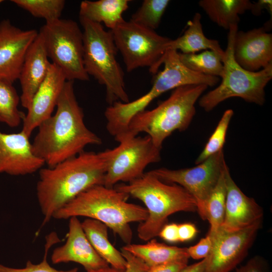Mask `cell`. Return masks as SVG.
<instances>
[{"label": "cell", "mask_w": 272, "mask_h": 272, "mask_svg": "<svg viewBox=\"0 0 272 272\" xmlns=\"http://www.w3.org/2000/svg\"><path fill=\"white\" fill-rule=\"evenodd\" d=\"M54 115L38 127L32 143L34 154L47 167H52L83 152L101 139L85 125L84 114L75 94L74 81H66Z\"/></svg>", "instance_id": "cell-1"}, {"label": "cell", "mask_w": 272, "mask_h": 272, "mask_svg": "<svg viewBox=\"0 0 272 272\" xmlns=\"http://www.w3.org/2000/svg\"><path fill=\"white\" fill-rule=\"evenodd\" d=\"M106 169L105 150L98 153L84 151L54 166L41 168L36 196L43 216V225L80 193L94 186L103 185Z\"/></svg>", "instance_id": "cell-2"}, {"label": "cell", "mask_w": 272, "mask_h": 272, "mask_svg": "<svg viewBox=\"0 0 272 272\" xmlns=\"http://www.w3.org/2000/svg\"><path fill=\"white\" fill-rule=\"evenodd\" d=\"M130 196L114 187L94 186L80 193L58 210L53 218L68 219L84 217L104 224L126 244L131 243L133 233L129 225L147 219L146 209L127 202Z\"/></svg>", "instance_id": "cell-3"}, {"label": "cell", "mask_w": 272, "mask_h": 272, "mask_svg": "<svg viewBox=\"0 0 272 272\" xmlns=\"http://www.w3.org/2000/svg\"><path fill=\"white\" fill-rule=\"evenodd\" d=\"M162 64L163 70L156 75L147 93L128 103L115 102L105 110L106 128L115 141L125 135L129 122L135 114L145 110L153 100L165 92L187 85L213 87L220 81L219 77L197 73L187 68L181 61L178 52L175 50L166 51Z\"/></svg>", "instance_id": "cell-4"}, {"label": "cell", "mask_w": 272, "mask_h": 272, "mask_svg": "<svg viewBox=\"0 0 272 272\" xmlns=\"http://www.w3.org/2000/svg\"><path fill=\"white\" fill-rule=\"evenodd\" d=\"M114 187L141 200L148 212L147 219L138 228V237L145 241L158 236L168 218L179 212H194L196 203L182 186L165 183L149 171L127 184Z\"/></svg>", "instance_id": "cell-5"}, {"label": "cell", "mask_w": 272, "mask_h": 272, "mask_svg": "<svg viewBox=\"0 0 272 272\" xmlns=\"http://www.w3.org/2000/svg\"><path fill=\"white\" fill-rule=\"evenodd\" d=\"M208 87L198 85L175 88L156 108L135 114L119 143L137 137L140 132H146L154 145L161 149L163 142L173 132L183 131L188 127L195 113V104Z\"/></svg>", "instance_id": "cell-6"}, {"label": "cell", "mask_w": 272, "mask_h": 272, "mask_svg": "<svg viewBox=\"0 0 272 272\" xmlns=\"http://www.w3.org/2000/svg\"><path fill=\"white\" fill-rule=\"evenodd\" d=\"M83 27V63L85 70L106 88V100L111 105L116 101L129 102L124 73L117 60V48L110 30L101 24L80 17Z\"/></svg>", "instance_id": "cell-7"}, {"label": "cell", "mask_w": 272, "mask_h": 272, "mask_svg": "<svg viewBox=\"0 0 272 272\" xmlns=\"http://www.w3.org/2000/svg\"><path fill=\"white\" fill-rule=\"evenodd\" d=\"M238 30V25L229 29L221 83L199 98V106L207 112L232 97H239L260 106L265 102V88L272 79V64L257 72L247 71L239 65L233 55L234 40Z\"/></svg>", "instance_id": "cell-8"}, {"label": "cell", "mask_w": 272, "mask_h": 272, "mask_svg": "<svg viewBox=\"0 0 272 272\" xmlns=\"http://www.w3.org/2000/svg\"><path fill=\"white\" fill-rule=\"evenodd\" d=\"M110 31L127 72L147 67L152 74L157 73L171 39L130 20Z\"/></svg>", "instance_id": "cell-9"}, {"label": "cell", "mask_w": 272, "mask_h": 272, "mask_svg": "<svg viewBox=\"0 0 272 272\" xmlns=\"http://www.w3.org/2000/svg\"><path fill=\"white\" fill-rule=\"evenodd\" d=\"M48 58L59 67L67 81H88L83 63V34L77 23L58 19L46 23L39 32Z\"/></svg>", "instance_id": "cell-10"}, {"label": "cell", "mask_w": 272, "mask_h": 272, "mask_svg": "<svg viewBox=\"0 0 272 272\" xmlns=\"http://www.w3.org/2000/svg\"><path fill=\"white\" fill-rule=\"evenodd\" d=\"M161 150L148 135L126 139L115 148L105 150L107 169L103 185L113 188L118 182L128 183L140 178L149 165L161 160Z\"/></svg>", "instance_id": "cell-11"}, {"label": "cell", "mask_w": 272, "mask_h": 272, "mask_svg": "<svg viewBox=\"0 0 272 272\" xmlns=\"http://www.w3.org/2000/svg\"><path fill=\"white\" fill-rule=\"evenodd\" d=\"M226 164L222 150L194 167L178 170L160 168L149 172L161 181L178 184L187 191L196 201V211L205 220L206 202Z\"/></svg>", "instance_id": "cell-12"}, {"label": "cell", "mask_w": 272, "mask_h": 272, "mask_svg": "<svg viewBox=\"0 0 272 272\" xmlns=\"http://www.w3.org/2000/svg\"><path fill=\"white\" fill-rule=\"evenodd\" d=\"M261 222L234 232L220 228L211 238L212 247L203 272H230L235 268L246 256Z\"/></svg>", "instance_id": "cell-13"}, {"label": "cell", "mask_w": 272, "mask_h": 272, "mask_svg": "<svg viewBox=\"0 0 272 272\" xmlns=\"http://www.w3.org/2000/svg\"><path fill=\"white\" fill-rule=\"evenodd\" d=\"M38 34L34 29L22 30L9 20L0 22V80L13 84L19 79L25 54Z\"/></svg>", "instance_id": "cell-14"}, {"label": "cell", "mask_w": 272, "mask_h": 272, "mask_svg": "<svg viewBox=\"0 0 272 272\" xmlns=\"http://www.w3.org/2000/svg\"><path fill=\"white\" fill-rule=\"evenodd\" d=\"M29 138L22 130L13 133L0 131V174L24 176L43 167L45 164L34 154Z\"/></svg>", "instance_id": "cell-15"}, {"label": "cell", "mask_w": 272, "mask_h": 272, "mask_svg": "<svg viewBox=\"0 0 272 272\" xmlns=\"http://www.w3.org/2000/svg\"><path fill=\"white\" fill-rule=\"evenodd\" d=\"M66 81L61 70L51 62L47 76L35 94L22 121L21 130L28 137L52 115Z\"/></svg>", "instance_id": "cell-16"}, {"label": "cell", "mask_w": 272, "mask_h": 272, "mask_svg": "<svg viewBox=\"0 0 272 272\" xmlns=\"http://www.w3.org/2000/svg\"><path fill=\"white\" fill-rule=\"evenodd\" d=\"M65 243L55 248L51 256L53 264L74 262L86 271L109 266L97 253L87 238L78 217L70 218Z\"/></svg>", "instance_id": "cell-17"}, {"label": "cell", "mask_w": 272, "mask_h": 272, "mask_svg": "<svg viewBox=\"0 0 272 272\" xmlns=\"http://www.w3.org/2000/svg\"><path fill=\"white\" fill-rule=\"evenodd\" d=\"M267 27L247 31H237L233 43V55L244 69L257 72L272 64V34Z\"/></svg>", "instance_id": "cell-18"}, {"label": "cell", "mask_w": 272, "mask_h": 272, "mask_svg": "<svg viewBox=\"0 0 272 272\" xmlns=\"http://www.w3.org/2000/svg\"><path fill=\"white\" fill-rule=\"evenodd\" d=\"M225 176L226 186L225 213L221 228L227 232L244 229L261 221L263 210L251 197L240 190L232 179L226 166Z\"/></svg>", "instance_id": "cell-19"}, {"label": "cell", "mask_w": 272, "mask_h": 272, "mask_svg": "<svg viewBox=\"0 0 272 272\" xmlns=\"http://www.w3.org/2000/svg\"><path fill=\"white\" fill-rule=\"evenodd\" d=\"M39 32L25 54L19 77L22 93V106L28 109L32 99L47 76L51 62Z\"/></svg>", "instance_id": "cell-20"}, {"label": "cell", "mask_w": 272, "mask_h": 272, "mask_svg": "<svg viewBox=\"0 0 272 272\" xmlns=\"http://www.w3.org/2000/svg\"><path fill=\"white\" fill-rule=\"evenodd\" d=\"M200 13H196L191 20L187 23V27L184 33L176 39L170 42L168 50H180L184 54L195 53L201 50H210L224 56V50L219 41L207 38L204 34L201 23Z\"/></svg>", "instance_id": "cell-21"}, {"label": "cell", "mask_w": 272, "mask_h": 272, "mask_svg": "<svg viewBox=\"0 0 272 272\" xmlns=\"http://www.w3.org/2000/svg\"><path fill=\"white\" fill-rule=\"evenodd\" d=\"M123 249L142 260L149 267L175 261H188L187 248L169 246L152 239L146 244H126Z\"/></svg>", "instance_id": "cell-22"}, {"label": "cell", "mask_w": 272, "mask_h": 272, "mask_svg": "<svg viewBox=\"0 0 272 272\" xmlns=\"http://www.w3.org/2000/svg\"><path fill=\"white\" fill-rule=\"evenodd\" d=\"M83 229L97 253L113 268L124 270L126 261L121 251L109 240L108 227L102 222L87 218L81 222Z\"/></svg>", "instance_id": "cell-23"}, {"label": "cell", "mask_w": 272, "mask_h": 272, "mask_svg": "<svg viewBox=\"0 0 272 272\" xmlns=\"http://www.w3.org/2000/svg\"><path fill=\"white\" fill-rule=\"evenodd\" d=\"M129 0L83 1L79 15L92 22L101 24L112 30L124 20L123 13L128 8Z\"/></svg>", "instance_id": "cell-24"}, {"label": "cell", "mask_w": 272, "mask_h": 272, "mask_svg": "<svg viewBox=\"0 0 272 272\" xmlns=\"http://www.w3.org/2000/svg\"><path fill=\"white\" fill-rule=\"evenodd\" d=\"M198 5L212 21L229 30L231 26L238 25L239 15L250 10L252 2L248 0H200Z\"/></svg>", "instance_id": "cell-25"}, {"label": "cell", "mask_w": 272, "mask_h": 272, "mask_svg": "<svg viewBox=\"0 0 272 272\" xmlns=\"http://www.w3.org/2000/svg\"><path fill=\"white\" fill-rule=\"evenodd\" d=\"M224 167L219 181L209 197L206 205L205 217L210 224L208 235L212 238L220 229L225 213L226 186Z\"/></svg>", "instance_id": "cell-26"}, {"label": "cell", "mask_w": 272, "mask_h": 272, "mask_svg": "<svg viewBox=\"0 0 272 272\" xmlns=\"http://www.w3.org/2000/svg\"><path fill=\"white\" fill-rule=\"evenodd\" d=\"M178 54L181 61L189 69L207 75L221 77L223 57L216 52L207 50L200 53Z\"/></svg>", "instance_id": "cell-27"}, {"label": "cell", "mask_w": 272, "mask_h": 272, "mask_svg": "<svg viewBox=\"0 0 272 272\" xmlns=\"http://www.w3.org/2000/svg\"><path fill=\"white\" fill-rule=\"evenodd\" d=\"M20 100L13 84L0 80V122L11 127L20 124L25 114L18 108Z\"/></svg>", "instance_id": "cell-28"}, {"label": "cell", "mask_w": 272, "mask_h": 272, "mask_svg": "<svg viewBox=\"0 0 272 272\" xmlns=\"http://www.w3.org/2000/svg\"><path fill=\"white\" fill-rule=\"evenodd\" d=\"M169 3V0H145L139 9L132 15L130 21L155 30L159 27Z\"/></svg>", "instance_id": "cell-29"}, {"label": "cell", "mask_w": 272, "mask_h": 272, "mask_svg": "<svg viewBox=\"0 0 272 272\" xmlns=\"http://www.w3.org/2000/svg\"><path fill=\"white\" fill-rule=\"evenodd\" d=\"M18 7L30 13L33 16L42 18L46 22L58 19L65 5L64 0H13Z\"/></svg>", "instance_id": "cell-30"}, {"label": "cell", "mask_w": 272, "mask_h": 272, "mask_svg": "<svg viewBox=\"0 0 272 272\" xmlns=\"http://www.w3.org/2000/svg\"><path fill=\"white\" fill-rule=\"evenodd\" d=\"M233 114L234 112L231 109L224 112L215 130L196 159L195 163L196 165L223 150L228 128Z\"/></svg>", "instance_id": "cell-31"}, {"label": "cell", "mask_w": 272, "mask_h": 272, "mask_svg": "<svg viewBox=\"0 0 272 272\" xmlns=\"http://www.w3.org/2000/svg\"><path fill=\"white\" fill-rule=\"evenodd\" d=\"M45 253L42 260L38 264H34L28 261L26 266L23 268H13L0 264V272H77L75 267L66 270H57L52 267L47 261L48 252L51 247L59 241L55 233L49 234L46 238Z\"/></svg>", "instance_id": "cell-32"}, {"label": "cell", "mask_w": 272, "mask_h": 272, "mask_svg": "<svg viewBox=\"0 0 272 272\" xmlns=\"http://www.w3.org/2000/svg\"><path fill=\"white\" fill-rule=\"evenodd\" d=\"M212 239L209 235L202 238L195 245L187 248L189 257L194 259H203L209 255L212 247Z\"/></svg>", "instance_id": "cell-33"}, {"label": "cell", "mask_w": 272, "mask_h": 272, "mask_svg": "<svg viewBox=\"0 0 272 272\" xmlns=\"http://www.w3.org/2000/svg\"><path fill=\"white\" fill-rule=\"evenodd\" d=\"M121 252L126 261L124 272H147L149 266L142 260L121 248Z\"/></svg>", "instance_id": "cell-34"}, {"label": "cell", "mask_w": 272, "mask_h": 272, "mask_svg": "<svg viewBox=\"0 0 272 272\" xmlns=\"http://www.w3.org/2000/svg\"><path fill=\"white\" fill-rule=\"evenodd\" d=\"M235 272H266V262L262 257L254 256L237 268Z\"/></svg>", "instance_id": "cell-35"}, {"label": "cell", "mask_w": 272, "mask_h": 272, "mask_svg": "<svg viewBox=\"0 0 272 272\" xmlns=\"http://www.w3.org/2000/svg\"><path fill=\"white\" fill-rule=\"evenodd\" d=\"M187 263L188 261L186 260L167 262L149 267L147 272H180Z\"/></svg>", "instance_id": "cell-36"}, {"label": "cell", "mask_w": 272, "mask_h": 272, "mask_svg": "<svg viewBox=\"0 0 272 272\" xmlns=\"http://www.w3.org/2000/svg\"><path fill=\"white\" fill-rule=\"evenodd\" d=\"M158 236L169 242H178V225L175 223L166 224L160 230Z\"/></svg>", "instance_id": "cell-37"}, {"label": "cell", "mask_w": 272, "mask_h": 272, "mask_svg": "<svg viewBox=\"0 0 272 272\" xmlns=\"http://www.w3.org/2000/svg\"><path fill=\"white\" fill-rule=\"evenodd\" d=\"M179 241L185 242L193 238L197 231L195 226L190 223L178 225Z\"/></svg>", "instance_id": "cell-38"}, {"label": "cell", "mask_w": 272, "mask_h": 272, "mask_svg": "<svg viewBox=\"0 0 272 272\" xmlns=\"http://www.w3.org/2000/svg\"><path fill=\"white\" fill-rule=\"evenodd\" d=\"M266 9L270 13H272V1L271 0H259L257 2L252 3L250 11L253 15L259 16L262 11Z\"/></svg>", "instance_id": "cell-39"}, {"label": "cell", "mask_w": 272, "mask_h": 272, "mask_svg": "<svg viewBox=\"0 0 272 272\" xmlns=\"http://www.w3.org/2000/svg\"><path fill=\"white\" fill-rule=\"evenodd\" d=\"M207 257L201 261L187 265L180 272H203L207 263Z\"/></svg>", "instance_id": "cell-40"}, {"label": "cell", "mask_w": 272, "mask_h": 272, "mask_svg": "<svg viewBox=\"0 0 272 272\" xmlns=\"http://www.w3.org/2000/svg\"><path fill=\"white\" fill-rule=\"evenodd\" d=\"M124 270L118 269L113 268L110 266H108L105 267L101 268L100 269L86 271L85 272H124Z\"/></svg>", "instance_id": "cell-41"}, {"label": "cell", "mask_w": 272, "mask_h": 272, "mask_svg": "<svg viewBox=\"0 0 272 272\" xmlns=\"http://www.w3.org/2000/svg\"><path fill=\"white\" fill-rule=\"evenodd\" d=\"M3 2V1L0 0V4H1V3H2Z\"/></svg>", "instance_id": "cell-42"}]
</instances>
